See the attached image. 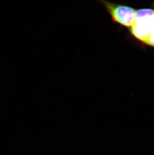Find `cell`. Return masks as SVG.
<instances>
[{
  "label": "cell",
  "instance_id": "2",
  "mask_svg": "<svg viewBox=\"0 0 154 155\" xmlns=\"http://www.w3.org/2000/svg\"><path fill=\"white\" fill-rule=\"evenodd\" d=\"M98 2L104 7L113 22L122 27L131 28L137 10L122 4L104 0Z\"/></svg>",
  "mask_w": 154,
  "mask_h": 155
},
{
  "label": "cell",
  "instance_id": "1",
  "mask_svg": "<svg viewBox=\"0 0 154 155\" xmlns=\"http://www.w3.org/2000/svg\"><path fill=\"white\" fill-rule=\"evenodd\" d=\"M154 19V9L143 8L136 11L134 23L129 31L133 37L147 44Z\"/></svg>",
  "mask_w": 154,
  "mask_h": 155
},
{
  "label": "cell",
  "instance_id": "3",
  "mask_svg": "<svg viewBox=\"0 0 154 155\" xmlns=\"http://www.w3.org/2000/svg\"><path fill=\"white\" fill-rule=\"evenodd\" d=\"M147 45L154 47V19L153 21V25L152 27L151 31L149 37L148 41L147 43Z\"/></svg>",
  "mask_w": 154,
  "mask_h": 155
}]
</instances>
